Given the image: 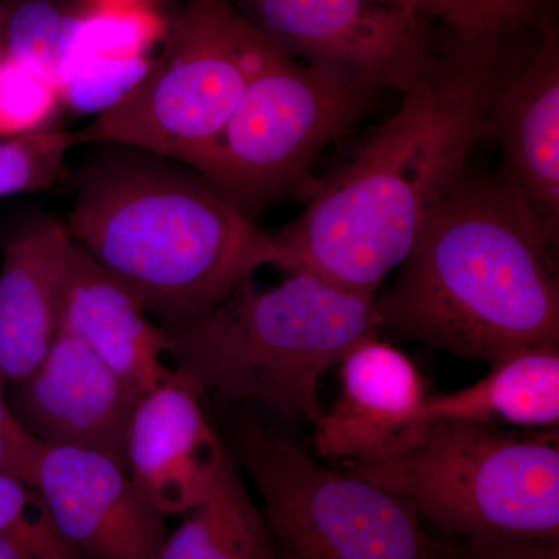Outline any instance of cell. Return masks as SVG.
Returning a JSON list of instances; mask_svg holds the SVG:
<instances>
[{
  "label": "cell",
  "mask_w": 559,
  "mask_h": 559,
  "mask_svg": "<svg viewBox=\"0 0 559 559\" xmlns=\"http://www.w3.org/2000/svg\"><path fill=\"white\" fill-rule=\"evenodd\" d=\"M229 451L259 489L282 557L428 558L425 524L407 500L331 469L264 423L242 419Z\"/></svg>",
  "instance_id": "8"
},
{
  "label": "cell",
  "mask_w": 559,
  "mask_h": 559,
  "mask_svg": "<svg viewBox=\"0 0 559 559\" xmlns=\"http://www.w3.org/2000/svg\"><path fill=\"white\" fill-rule=\"evenodd\" d=\"M7 10L0 2V53L5 49Z\"/></svg>",
  "instance_id": "30"
},
{
  "label": "cell",
  "mask_w": 559,
  "mask_h": 559,
  "mask_svg": "<svg viewBox=\"0 0 559 559\" xmlns=\"http://www.w3.org/2000/svg\"><path fill=\"white\" fill-rule=\"evenodd\" d=\"M0 536L28 559H87L64 538L39 492L5 473H0Z\"/></svg>",
  "instance_id": "21"
},
{
  "label": "cell",
  "mask_w": 559,
  "mask_h": 559,
  "mask_svg": "<svg viewBox=\"0 0 559 559\" xmlns=\"http://www.w3.org/2000/svg\"><path fill=\"white\" fill-rule=\"evenodd\" d=\"M61 108L57 81L5 50L0 53V139L50 130Z\"/></svg>",
  "instance_id": "23"
},
{
  "label": "cell",
  "mask_w": 559,
  "mask_h": 559,
  "mask_svg": "<svg viewBox=\"0 0 559 559\" xmlns=\"http://www.w3.org/2000/svg\"><path fill=\"white\" fill-rule=\"evenodd\" d=\"M168 33L167 21L143 2H95L80 13L72 64L91 55L146 57Z\"/></svg>",
  "instance_id": "19"
},
{
  "label": "cell",
  "mask_w": 559,
  "mask_h": 559,
  "mask_svg": "<svg viewBox=\"0 0 559 559\" xmlns=\"http://www.w3.org/2000/svg\"><path fill=\"white\" fill-rule=\"evenodd\" d=\"M162 547L159 559H275L277 546L230 451L200 506Z\"/></svg>",
  "instance_id": "18"
},
{
  "label": "cell",
  "mask_w": 559,
  "mask_h": 559,
  "mask_svg": "<svg viewBox=\"0 0 559 559\" xmlns=\"http://www.w3.org/2000/svg\"><path fill=\"white\" fill-rule=\"evenodd\" d=\"M415 20L448 25L454 39L473 43L496 36H513L528 24L503 0H378Z\"/></svg>",
  "instance_id": "25"
},
{
  "label": "cell",
  "mask_w": 559,
  "mask_h": 559,
  "mask_svg": "<svg viewBox=\"0 0 559 559\" xmlns=\"http://www.w3.org/2000/svg\"><path fill=\"white\" fill-rule=\"evenodd\" d=\"M9 384L0 378V473L32 485L43 444L31 436L10 406Z\"/></svg>",
  "instance_id": "27"
},
{
  "label": "cell",
  "mask_w": 559,
  "mask_h": 559,
  "mask_svg": "<svg viewBox=\"0 0 559 559\" xmlns=\"http://www.w3.org/2000/svg\"><path fill=\"white\" fill-rule=\"evenodd\" d=\"M428 550H429V549H428ZM426 559H433V558H432V557H430V554H429V555H428V558H426Z\"/></svg>",
  "instance_id": "33"
},
{
  "label": "cell",
  "mask_w": 559,
  "mask_h": 559,
  "mask_svg": "<svg viewBox=\"0 0 559 559\" xmlns=\"http://www.w3.org/2000/svg\"><path fill=\"white\" fill-rule=\"evenodd\" d=\"M513 36L454 39L448 53L436 55L400 109L344 168L314 180L304 212L272 235L280 270L378 296L468 173L471 151L520 62L509 50Z\"/></svg>",
  "instance_id": "1"
},
{
  "label": "cell",
  "mask_w": 559,
  "mask_h": 559,
  "mask_svg": "<svg viewBox=\"0 0 559 559\" xmlns=\"http://www.w3.org/2000/svg\"><path fill=\"white\" fill-rule=\"evenodd\" d=\"M73 240L68 226L40 216L7 238L0 266V378L17 384L53 347Z\"/></svg>",
  "instance_id": "14"
},
{
  "label": "cell",
  "mask_w": 559,
  "mask_h": 559,
  "mask_svg": "<svg viewBox=\"0 0 559 559\" xmlns=\"http://www.w3.org/2000/svg\"><path fill=\"white\" fill-rule=\"evenodd\" d=\"M79 17L80 13H66L47 0H25L13 10H7L3 50L60 86L62 75L73 61Z\"/></svg>",
  "instance_id": "20"
},
{
  "label": "cell",
  "mask_w": 559,
  "mask_h": 559,
  "mask_svg": "<svg viewBox=\"0 0 559 559\" xmlns=\"http://www.w3.org/2000/svg\"><path fill=\"white\" fill-rule=\"evenodd\" d=\"M142 395L171 380L167 330L121 280L73 241L62 326Z\"/></svg>",
  "instance_id": "16"
},
{
  "label": "cell",
  "mask_w": 559,
  "mask_h": 559,
  "mask_svg": "<svg viewBox=\"0 0 559 559\" xmlns=\"http://www.w3.org/2000/svg\"><path fill=\"white\" fill-rule=\"evenodd\" d=\"M341 395L314 423L320 457L360 465L392 457L423 436L426 381L409 356L371 334L341 359Z\"/></svg>",
  "instance_id": "12"
},
{
  "label": "cell",
  "mask_w": 559,
  "mask_h": 559,
  "mask_svg": "<svg viewBox=\"0 0 559 559\" xmlns=\"http://www.w3.org/2000/svg\"><path fill=\"white\" fill-rule=\"evenodd\" d=\"M491 366L476 384L429 399L428 418L500 429H558L559 345L521 349Z\"/></svg>",
  "instance_id": "17"
},
{
  "label": "cell",
  "mask_w": 559,
  "mask_h": 559,
  "mask_svg": "<svg viewBox=\"0 0 559 559\" xmlns=\"http://www.w3.org/2000/svg\"><path fill=\"white\" fill-rule=\"evenodd\" d=\"M377 92L277 50L187 165L253 221L286 198L307 197L319 154L369 114Z\"/></svg>",
  "instance_id": "6"
},
{
  "label": "cell",
  "mask_w": 559,
  "mask_h": 559,
  "mask_svg": "<svg viewBox=\"0 0 559 559\" xmlns=\"http://www.w3.org/2000/svg\"><path fill=\"white\" fill-rule=\"evenodd\" d=\"M75 132L50 130L0 139V200L49 190L68 176Z\"/></svg>",
  "instance_id": "24"
},
{
  "label": "cell",
  "mask_w": 559,
  "mask_h": 559,
  "mask_svg": "<svg viewBox=\"0 0 559 559\" xmlns=\"http://www.w3.org/2000/svg\"><path fill=\"white\" fill-rule=\"evenodd\" d=\"M558 235L502 173H466L378 299L381 330L489 364L559 345Z\"/></svg>",
  "instance_id": "2"
},
{
  "label": "cell",
  "mask_w": 559,
  "mask_h": 559,
  "mask_svg": "<svg viewBox=\"0 0 559 559\" xmlns=\"http://www.w3.org/2000/svg\"><path fill=\"white\" fill-rule=\"evenodd\" d=\"M170 36L145 79L75 131L76 146L119 143L190 164L280 50L227 0H190Z\"/></svg>",
  "instance_id": "7"
},
{
  "label": "cell",
  "mask_w": 559,
  "mask_h": 559,
  "mask_svg": "<svg viewBox=\"0 0 559 559\" xmlns=\"http://www.w3.org/2000/svg\"><path fill=\"white\" fill-rule=\"evenodd\" d=\"M73 175L66 226L164 329L200 318L264 266H282L274 237L200 173L151 151L94 143Z\"/></svg>",
  "instance_id": "3"
},
{
  "label": "cell",
  "mask_w": 559,
  "mask_h": 559,
  "mask_svg": "<svg viewBox=\"0 0 559 559\" xmlns=\"http://www.w3.org/2000/svg\"><path fill=\"white\" fill-rule=\"evenodd\" d=\"M275 559H286V558L282 557V555H280L278 551H277V557H275Z\"/></svg>",
  "instance_id": "32"
},
{
  "label": "cell",
  "mask_w": 559,
  "mask_h": 559,
  "mask_svg": "<svg viewBox=\"0 0 559 559\" xmlns=\"http://www.w3.org/2000/svg\"><path fill=\"white\" fill-rule=\"evenodd\" d=\"M503 2L509 3L511 9L516 11L518 14H521L522 17H525V20L530 21L533 11L536 9L538 0H503Z\"/></svg>",
  "instance_id": "28"
},
{
  "label": "cell",
  "mask_w": 559,
  "mask_h": 559,
  "mask_svg": "<svg viewBox=\"0 0 559 559\" xmlns=\"http://www.w3.org/2000/svg\"><path fill=\"white\" fill-rule=\"evenodd\" d=\"M0 559H28L16 546L10 543L9 539L0 536Z\"/></svg>",
  "instance_id": "29"
},
{
  "label": "cell",
  "mask_w": 559,
  "mask_h": 559,
  "mask_svg": "<svg viewBox=\"0 0 559 559\" xmlns=\"http://www.w3.org/2000/svg\"><path fill=\"white\" fill-rule=\"evenodd\" d=\"M10 388L11 409L43 447L98 452L124 466L128 429L143 395L79 337L61 330L39 366Z\"/></svg>",
  "instance_id": "11"
},
{
  "label": "cell",
  "mask_w": 559,
  "mask_h": 559,
  "mask_svg": "<svg viewBox=\"0 0 559 559\" xmlns=\"http://www.w3.org/2000/svg\"><path fill=\"white\" fill-rule=\"evenodd\" d=\"M485 135L502 146L503 178L559 234V43L551 25L499 91Z\"/></svg>",
  "instance_id": "15"
},
{
  "label": "cell",
  "mask_w": 559,
  "mask_h": 559,
  "mask_svg": "<svg viewBox=\"0 0 559 559\" xmlns=\"http://www.w3.org/2000/svg\"><path fill=\"white\" fill-rule=\"evenodd\" d=\"M345 473L400 496L441 538L559 540V437L430 419L415 443Z\"/></svg>",
  "instance_id": "5"
},
{
  "label": "cell",
  "mask_w": 559,
  "mask_h": 559,
  "mask_svg": "<svg viewBox=\"0 0 559 559\" xmlns=\"http://www.w3.org/2000/svg\"><path fill=\"white\" fill-rule=\"evenodd\" d=\"M246 20L294 60L406 94L432 64L429 24L378 0H245Z\"/></svg>",
  "instance_id": "9"
},
{
  "label": "cell",
  "mask_w": 559,
  "mask_h": 559,
  "mask_svg": "<svg viewBox=\"0 0 559 559\" xmlns=\"http://www.w3.org/2000/svg\"><path fill=\"white\" fill-rule=\"evenodd\" d=\"M153 60V55L79 58L60 81L62 108L80 116H102L145 79Z\"/></svg>",
  "instance_id": "22"
},
{
  "label": "cell",
  "mask_w": 559,
  "mask_h": 559,
  "mask_svg": "<svg viewBox=\"0 0 559 559\" xmlns=\"http://www.w3.org/2000/svg\"><path fill=\"white\" fill-rule=\"evenodd\" d=\"M95 2H143V0H95Z\"/></svg>",
  "instance_id": "31"
},
{
  "label": "cell",
  "mask_w": 559,
  "mask_h": 559,
  "mask_svg": "<svg viewBox=\"0 0 559 559\" xmlns=\"http://www.w3.org/2000/svg\"><path fill=\"white\" fill-rule=\"evenodd\" d=\"M229 448L202 407V396L173 371L140 399L128 429L124 466L165 516L186 514L207 498Z\"/></svg>",
  "instance_id": "13"
},
{
  "label": "cell",
  "mask_w": 559,
  "mask_h": 559,
  "mask_svg": "<svg viewBox=\"0 0 559 559\" xmlns=\"http://www.w3.org/2000/svg\"><path fill=\"white\" fill-rule=\"evenodd\" d=\"M378 299L307 272H290L267 290L249 278L200 318L165 329L167 358L201 396L314 425L325 371L380 334Z\"/></svg>",
  "instance_id": "4"
},
{
  "label": "cell",
  "mask_w": 559,
  "mask_h": 559,
  "mask_svg": "<svg viewBox=\"0 0 559 559\" xmlns=\"http://www.w3.org/2000/svg\"><path fill=\"white\" fill-rule=\"evenodd\" d=\"M32 487L87 559H159L170 535L167 516L108 455L43 447Z\"/></svg>",
  "instance_id": "10"
},
{
  "label": "cell",
  "mask_w": 559,
  "mask_h": 559,
  "mask_svg": "<svg viewBox=\"0 0 559 559\" xmlns=\"http://www.w3.org/2000/svg\"><path fill=\"white\" fill-rule=\"evenodd\" d=\"M428 549L433 559H559V540L469 543V540L428 536Z\"/></svg>",
  "instance_id": "26"
}]
</instances>
